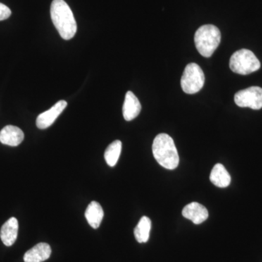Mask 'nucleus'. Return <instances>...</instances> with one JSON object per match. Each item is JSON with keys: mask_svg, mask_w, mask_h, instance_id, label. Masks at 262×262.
Here are the masks:
<instances>
[{"mask_svg": "<svg viewBox=\"0 0 262 262\" xmlns=\"http://www.w3.org/2000/svg\"><path fill=\"white\" fill-rule=\"evenodd\" d=\"M205 84V75L201 67L195 63H189L185 67L181 79L183 91L187 94L199 92Z\"/></svg>", "mask_w": 262, "mask_h": 262, "instance_id": "obj_5", "label": "nucleus"}, {"mask_svg": "<svg viewBox=\"0 0 262 262\" xmlns=\"http://www.w3.org/2000/svg\"><path fill=\"white\" fill-rule=\"evenodd\" d=\"M84 215L90 226L94 229H98L102 222L104 213L101 205L97 202L93 201L88 206Z\"/></svg>", "mask_w": 262, "mask_h": 262, "instance_id": "obj_13", "label": "nucleus"}, {"mask_svg": "<svg viewBox=\"0 0 262 262\" xmlns=\"http://www.w3.org/2000/svg\"><path fill=\"white\" fill-rule=\"evenodd\" d=\"M122 151V142L120 140L113 141L106 148L104 153V158L110 166L116 165Z\"/></svg>", "mask_w": 262, "mask_h": 262, "instance_id": "obj_16", "label": "nucleus"}, {"mask_svg": "<svg viewBox=\"0 0 262 262\" xmlns=\"http://www.w3.org/2000/svg\"><path fill=\"white\" fill-rule=\"evenodd\" d=\"M182 215L187 220L192 221L194 225H201L208 218V211L203 205L193 202L184 207Z\"/></svg>", "mask_w": 262, "mask_h": 262, "instance_id": "obj_8", "label": "nucleus"}, {"mask_svg": "<svg viewBox=\"0 0 262 262\" xmlns=\"http://www.w3.org/2000/svg\"><path fill=\"white\" fill-rule=\"evenodd\" d=\"M52 21L61 37L70 40L75 37L77 26L72 10L64 0H53L51 6Z\"/></svg>", "mask_w": 262, "mask_h": 262, "instance_id": "obj_1", "label": "nucleus"}, {"mask_svg": "<svg viewBox=\"0 0 262 262\" xmlns=\"http://www.w3.org/2000/svg\"><path fill=\"white\" fill-rule=\"evenodd\" d=\"M141 105L136 95L131 91H127L125 95L122 113L126 121H131L141 113Z\"/></svg>", "mask_w": 262, "mask_h": 262, "instance_id": "obj_10", "label": "nucleus"}, {"mask_svg": "<svg viewBox=\"0 0 262 262\" xmlns=\"http://www.w3.org/2000/svg\"><path fill=\"white\" fill-rule=\"evenodd\" d=\"M151 222L147 216H143L139 221L135 229L134 235L139 244H144L149 241Z\"/></svg>", "mask_w": 262, "mask_h": 262, "instance_id": "obj_15", "label": "nucleus"}, {"mask_svg": "<svg viewBox=\"0 0 262 262\" xmlns=\"http://www.w3.org/2000/svg\"><path fill=\"white\" fill-rule=\"evenodd\" d=\"M155 160L163 168L173 170L178 167L179 156L173 139L166 134H160L155 137L152 144Z\"/></svg>", "mask_w": 262, "mask_h": 262, "instance_id": "obj_2", "label": "nucleus"}, {"mask_svg": "<svg viewBox=\"0 0 262 262\" xmlns=\"http://www.w3.org/2000/svg\"><path fill=\"white\" fill-rule=\"evenodd\" d=\"M24 139V132L18 127L7 125L0 131V142L5 145L17 146Z\"/></svg>", "mask_w": 262, "mask_h": 262, "instance_id": "obj_9", "label": "nucleus"}, {"mask_svg": "<svg viewBox=\"0 0 262 262\" xmlns=\"http://www.w3.org/2000/svg\"><path fill=\"white\" fill-rule=\"evenodd\" d=\"M229 67L234 73L247 75L259 70L261 63L252 51L241 49L231 56Z\"/></svg>", "mask_w": 262, "mask_h": 262, "instance_id": "obj_4", "label": "nucleus"}, {"mask_svg": "<svg viewBox=\"0 0 262 262\" xmlns=\"http://www.w3.org/2000/svg\"><path fill=\"white\" fill-rule=\"evenodd\" d=\"M220 29L212 24L200 27L194 34V43L196 50L202 56L209 58L213 54L221 42Z\"/></svg>", "mask_w": 262, "mask_h": 262, "instance_id": "obj_3", "label": "nucleus"}, {"mask_svg": "<svg viewBox=\"0 0 262 262\" xmlns=\"http://www.w3.org/2000/svg\"><path fill=\"white\" fill-rule=\"evenodd\" d=\"M18 220L12 217L5 222L0 230V237L3 244L6 246H13L18 237Z\"/></svg>", "mask_w": 262, "mask_h": 262, "instance_id": "obj_12", "label": "nucleus"}, {"mask_svg": "<svg viewBox=\"0 0 262 262\" xmlns=\"http://www.w3.org/2000/svg\"><path fill=\"white\" fill-rule=\"evenodd\" d=\"M67 106V102L64 100L57 102L48 111L45 112L37 117L36 125L38 128L46 129L51 126L56 121L57 118Z\"/></svg>", "mask_w": 262, "mask_h": 262, "instance_id": "obj_7", "label": "nucleus"}, {"mask_svg": "<svg viewBox=\"0 0 262 262\" xmlns=\"http://www.w3.org/2000/svg\"><path fill=\"white\" fill-rule=\"evenodd\" d=\"M234 102L239 107H249L254 110L262 108V89L257 86L242 90L234 95Z\"/></svg>", "mask_w": 262, "mask_h": 262, "instance_id": "obj_6", "label": "nucleus"}, {"mask_svg": "<svg viewBox=\"0 0 262 262\" xmlns=\"http://www.w3.org/2000/svg\"><path fill=\"white\" fill-rule=\"evenodd\" d=\"M11 15V10L6 5L0 3V20H6Z\"/></svg>", "mask_w": 262, "mask_h": 262, "instance_id": "obj_17", "label": "nucleus"}, {"mask_svg": "<svg viewBox=\"0 0 262 262\" xmlns=\"http://www.w3.org/2000/svg\"><path fill=\"white\" fill-rule=\"evenodd\" d=\"M51 248L46 243H40L34 246L24 254V262H42L51 256Z\"/></svg>", "mask_w": 262, "mask_h": 262, "instance_id": "obj_11", "label": "nucleus"}, {"mask_svg": "<svg viewBox=\"0 0 262 262\" xmlns=\"http://www.w3.org/2000/svg\"><path fill=\"white\" fill-rule=\"evenodd\" d=\"M210 181L216 187L225 188L230 184L231 177L225 166L218 163L212 169Z\"/></svg>", "mask_w": 262, "mask_h": 262, "instance_id": "obj_14", "label": "nucleus"}]
</instances>
